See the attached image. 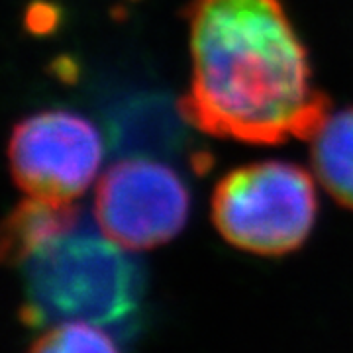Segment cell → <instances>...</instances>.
<instances>
[{
    "mask_svg": "<svg viewBox=\"0 0 353 353\" xmlns=\"http://www.w3.org/2000/svg\"><path fill=\"white\" fill-rule=\"evenodd\" d=\"M102 234L124 250H152L173 240L189 216V192L169 167L128 159L104 171L94 194Z\"/></svg>",
    "mask_w": 353,
    "mask_h": 353,
    "instance_id": "4",
    "label": "cell"
},
{
    "mask_svg": "<svg viewBox=\"0 0 353 353\" xmlns=\"http://www.w3.org/2000/svg\"><path fill=\"white\" fill-rule=\"evenodd\" d=\"M32 352H116L112 336L90 322H59L30 347Z\"/></svg>",
    "mask_w": 353,
    "mask_h": 353,
    "instance_id": "8",
    "label": "cell"
},
{
    "mask_svg": "<svg viewBox=\"0 0 353 353\" xmlns=\"http://www.w3.org/2000/svg\"><path fill=\"white\" fill-rule=\"evenodd\" d=\"M310 157L330 196L353 210V108L328 116L312 138Z\"/></svg>",
    "mask_w": 353,
    "mask_h": 353,
    "instance_id": "7",
    "label": "cell"
},
{
    "mask_svg": "<svg viewBox=\"0 0 353 353\" xmlns=\"http://www.w3.org/2000/svg\"><path fill=\"white\" fill-rule=\"evenodd\" d=\"M81 222V210L69 201L30 196L6 218L2 228L4 263L24 265L51 241L73 232Z\"/></svg>",
    "mask_w": 353,
    "mask_h": 353,
    "instance_id": "6",
    "label": "cell"
},
{
    "mask_svg": "<svg viewBox=\"0 0 353 353\" xmlns=\"http://www.w3.org/2000/svg\"><path fill=\"white\" fill-rule=\"evenodd\" d=\"M8 161L16 185L30 196L71 202L94 181L102 161L101 136L79 114H34L14 126Z\"/></svg>",
    "mask_w": 353,
    "mask_h": 353,
    "instance_id": "5",
    "label": "cell"
},
{
    "mask_svg": "<svg viewBox=\"0 0 353 353\" xmlns=\"http://www.w3.org/2000/svg\"><path fill=\"white\" fill-rule=\"evenodd\" d=\"M316 208L312 176L281 161L234 169L212 194V220L222 238L255 255L301 248L314 226Z\"/></svg>",
    "mask_w": 353,
    "mask_h": 353,
    "instance_id": "3",
    "label": "cell"
},
{
    "mask_svg": "<svg viewBox=\"0 0 353 353\" xmlns=\"http://www.w3.org/2000/svg\"><path fill=\"white\" fill-rule=\"evenodd\" d=\"M192 81L179 110L216 138L275 145L312 139L330 99L281 0H190Z\"/></svg>",
    "mask_w": 353,
    "mask_h": 353,
    "instance_id": "1",
    "label": "cell"
},
{
    "mask_svg": "<svg viewBox=\"0 0 353 353\" xmlns=\"http://www.w3.org/2000/svg\"><path fill=\"white\" fill-rule=\"evenodd\" d=\"M118 243L77 226L36 252L26 269L24 320L32 326L124 324L141 296V275Z\"/></svg>",
    "mask_w": 353,
    "mask_h": 353,
    "instance_id": "2",
    "label": "cell"
}]
</instances>
